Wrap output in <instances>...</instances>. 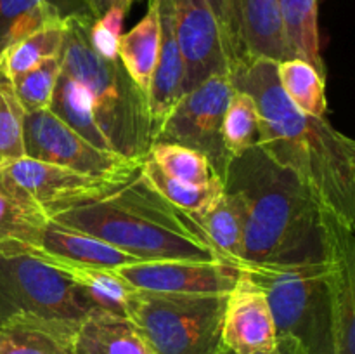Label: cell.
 <instances>
[{
  "label": "cell",
  "instance_id": "cell-1",
  "mask_svg": "<svg viewBox=\"0 0 355 354\" xmlns=\"http://www.w3.org/2000/svg\"><path fill=\"white\" fill-rule=\"evenodd\" d=\"M234 89L248 92L259 110L257 146L291 170L315 201L349 228L355 226V142L326 118L293 106L277 80V62L243 59L232 68Z\"/></svg>",
  "mask_w": 355,
  "mask_h": 354
},
{
  "label": "cell",
  "instance_id": "cell-2",
  "mask_svg": "<svg viewBox=\"0 0 355 354\" xmlns=\"http://www.w3.org/2000/svg\"><path fill=\"white\" fill-rule=\"evenodd\" d=\"M224 189L234 193L245 207L243 262L298 264L326 259L328 212L291 170L272 162L259 146L231 158Z\"/></svg>",
  "mask_w": 355,
  "mask_h": 354
},
{
  "label": "cell",
  "instance_id": "cell-3",
  "mask_svg": "<svg viewBox=\"0 0 355 354\" xmlns=\"http://www.w3.org/2000/svg\"><path fill=\"white\" fill-rule=\"evenodd\" d=\"M139 260H222L193 215L162 196L142 170L114 193L52 215Z\"/></svg>",
  "mask_w": 355,
  "mask_h": 354
},
{
  "label": "cell",
  "instance_id": "cell-4",
  "mask_svg": "<svg viewBox=\"0 0 355 354\" xmlns=\"http://www.w3.org/2000/svg\"><path fill=\"white\" fill-rule=\"evenodd\" d=\"M92 19L90 14H73L64 19L61 73L85 89L111 149L127 158H146L153 141L148 96L118 59H104L94 51L89 40Z\"/></svg>",
  "mask_w": 355,
  "mask_h": 354
},
{
  "label": "cell",
  "instance_id": "cell-5",
  "mask_svg": "<svg viewBox=\"0 0 355 354\" xmlns=\"http://www.w3.org/2000/svg\"><path fill=\"white\" fill-rule=\"evenodd\" d=\"M329 266V259L298 264H238L266 294L277 337L297 340L305 354H335L326 287Z\"/></svg>",
  "mask_w": 355,
  "mask_h": 354
},
{
  "label": "cell",
  "instance_id": "cell-6",
  "mask_svg": "<svg viewBox=\"0 0 355 354\" xmlns=\"http://www.w3.org/2000/svg\"><path fill=\"white\" fill-rule=\"evenodd\" d=\"M225 298L220 294L135 288L125 316L141 330L155 354H215L222 346Z\"/></svg>",
  "mask_w": 355,
  "mask_h": 354
},
{
  "label": "cell",
  "instance_id": "cell-7",
  "mask_svg": "<svg viewBox=\"0 0 355 354\" xmlns=\"http://www.w3.org/2000/svg\"><path fill=\"white\" fill-rule=\"evenodd\" d=\"M90 305L71 281L19 242H0V325L14 319L80 323Z\"/></svg>",
  "mask_w": 355,
  "mask_h": 354
},
{
  "label": "cell",
  "instance_id": "cell-8",
  "mask_svg": "<svg viewBox=\"0 0 355 354\" xmlns=\"http://www.w3.org/2000/svg\"><path fill=\"white\" fill-rule=\"evenodd\" d=\"M232 92L231 75L210 76L187 90L153 132V142H173L196 149L210 160L224 180L231 156L225 149L222 125Z\"/></svg>",
  "mask_w": 355,
  "mask_h": 354
},
{
  "label": "cell",
  "instance_id": "cell-9",
  "mask_svg": "<svg viewBox=\"0 0 355 354\" xmlns=\"http://www.w3.org/2000/svg\"><path fill=\"white\" fill-rule=\"evenodd\" d=\"M26 156L64 167L75 172L104 179L130 183L141 174L144 158H127L90 144L51 110L26 113L24 117Z\"/></svg>",
  "mask_w": 355,
  "mask_h": 354
},
{
  "label": "cell",
  "instance_id": "cell-10",
  "mask_svg": "<svg viewBox=\"0 0 355 354\" xmlns=\"http://www.w3.org/2000/svg\"><path fill=\"white\" fill-rule=\"evenodd\" d=\"M0 184L31 201L49 219L54 214L101 200L123 187V180L87 176L23 156L0 169Z\"/></svg>",
  "mask_w": 355,
  "mask_h": 354
},
{
  "label": "cell",
  "instance_id": "cell-11",
  "mask_svg": "<svg viewBox=\"0 0 355 354\" xmlns=\"http://www.w3.org/2000/svg\"><path fill=\"white\" fill-rule=\"evenodd\" d=\"M173 30L184 62V94L215 75H231V59L207 0H172Z\"/></svg>",
  "mask_w": 355,
  "mask_h": 354
},
{
  "label": "cell",
  "instance_id": "cell-12",
  "mask_svg": "<svg viewBox=\"0 0 355 354\" xmlns=\"http://www.w3.org/2000/svg\"><path fill=\"white\" fill-rule=\"evenodd\" d=\"M137 290L165 294L227 295L239 278V267L225 260H139L114 267Z\"/></svg>",
  "mask_w": 355,
  "mask_h": 354
},
{
  "label": "cell",
  "instance_id": "cell-13",
  "mask_svg": "<svg viewBox=\"0 0 355 354\" xmlns=\"http://www.w3.org/2000/svg\"><path fill=\"white\" fill-rule=\"evenodd\" d=\"M329 266L326 287L331 309L335 354H355V239L354 228L328 214Z\"/></svg>",
  "mask_w": 355,
  "mask_h": 354
},
{
  "label": "cell",
  "instance_id": "cell-14",
  "mask_svg": "<svg viewBox=\"0 0 355 354\" xmlns=\"http://www.w3.org/2000/svg\"><path fill=\"white\" fill-rule=\"evenodd\" d=\"M222 346L236 354L270 353L277 346L276 323L266 294L245 271L225 298Z\"/></svg>",
  "mask_w": 355,
  "mask_h": 354
},
{
  "label": "cell",
  "instance_id": "cell-15",
  "mask_svg": "<svg viewBox=\"0 0 355 354\" xmlns=\"http://www.w3.org/2000/svg\"><path fill=\"white\" fill-rule=\"evenodd\" d=\"M156 6L159 19V44L155 71L148 90L153 132L163 124L177 101L184 96V62L173 30L172 0H156Z\"/></svg>",
  "mask_w": 355,
  "mask_h": 354
},
{
  "label": "cell",
  "instance_id": "cell-16",
  "mask_svg": "<svg viewBox=\"0 0 355 354\" xmlns=\"http://www.w3.org/2000/svg\"><path fill=\"white\" fill-rule=\"evenodd\" d=\"M232 6L241 61L253 58L276 62L293 59L283 37L277 0H232Z\"/></svg>",
  "mask_w": 355,
  "mask_h": 354
},
{
  "label": "cell",
  "instance_id": "cell-17",
  "mask_svg": "<svg viewBox=\"0 0 355 354\" xmlns=\"http://www.w3.org/2000/svg\"><path fill=\"white\" fill-rule=\"evenodd\" d=\"M73 354H155L125 314L92 307L76 326Z\"/></svg>",
  "mask_w": 355,
  "mask_h": 354
},
{
  "label": "cell",
  "instance_id": "cell-18",
  "mask_svg": "<svg viewBox=\"0 0 355 354\" xmlns=\"http://www.w3.org/2000/svg\"><path fill=\"white\" fill-rule=\"evenodd\" d=\"M33 248L40 250L47 255L59 257V259L73 260V262L89 264L99 267H120L125 264L139 262L137 257L103 242L92 235L80 231V229L68 228L59 222L49 219Z\"/></svg>",
  "mask_w": 355,
  "mask_h": 354
},
{
  "label": "cell",
  "instance_id": "cell-19",
  "mask_svg": "<svg viewBox=\"0 0 355 354\" xmlns=\"http://www.w3.org/2000/svg\"><path fill=\"white\" fill-rule=\"evenodd\" d=\"M37 252L40 253V257L49 266L61 271L71 281L73 287L80 292V295L85 298L90 307L106 309V311L118 312V314L127 312L128 301H130L135 288L130 283H127L116 271L111 269V267L89 266V264L59 259V257L42 253L40 250H37Z\"/></svg>",
  "mask_w": 355,
  "mask_h": 354
},
{
  "label": "cell",
  "instance_id": "cell-20",
  "mask_svg": "<svg viewBox=\"0 0 355 354\" xmlns=\"http://www.w3.org/2000/svg\"><path fill=\"white\" fill-rule=\"evenodd\" d=\"M78 323L14 319L0 325V354H73Z\"/></svg>",
  "mask_w": 355,
  "mask_h": 354
},
{
  "label": "cell",
  "instance_id": "cell-21",
  "mask_svg": "<svg viewBox=\"0 0 355 354\" xmlns=\"http://www.w3.org/2000/svg\"><path fill=\"white\" fill-rule=\"evenodd\" d=\"M194 221L222 260L238 266L245 257V207L231 191L224 189L217 201Z\"/></svg>",
  "mask_w": 355,
  "mask_h": 354
},
{
  "label": "cell",
  "instance_id": "cell-22",
  "mask_svg": "<svg viewBox=\"0 0 355 354\" xmlns=\"http://www.w3.org/2000/svg\"><path fill=\"white\" fill-rule=\"evenodd\" d=\"M159 19L156 0H149L148 12L127 33H121L118 45V61L135 85L148 96L149 83L158 58Z\"/></svg>",
  "mask_w": 355,
  "mask_h": 354
},
{
  "label": "cell",
  "instance_id": "cell-23",
  "mask_svg": "<svg viewBox=\"0 0 355 354\" xmlns=\"http://www.w3.org/2000/svg\"><path fill=\"white\" fill-rule=\"evenodd\" d=\"M281 28L291 58L304 59L326 76L319 40L318 0H277Z\"/></svg>",
  "mask_w": 355,
  "mask_h": 354
},
{
  "label": "cell",
  "instance_id": "cell-24",
  "mask_svg": "<svg viewBox=\"0 0 355 354\" xmlns=\"http://www.w3.org/2000/svg\"><path fill=\"white\" fill-rule=\"evenodd\" d=\"M64 21L52 23L14 42L0 52V78L12 83L44 59L61 54Z\"/></svg>",
  "mask_w": 355,
  "mask_h": 354
},
{
  "label": "cell",
  "instance_id": "cell-25",
  "mask_svg": "<svg viewBox=\"0 0 355 354\" xmlns=\"http://www.w3.org/2000/svg\"><path fill=\"white\" fill-rule=\"evenodd\" d=\"M49 110L59 120L64 121L69 128H73L76 134L87 139L90 144H94L99 149L113 151L106 135L101 130L96 117H94L92 108H90V99L87 96L85 89L80 83H76L75 80L68 78V76L61 73Z\"/></svg>",
  "mask_w": 355,
  "mask_h": 354
},
{
  "label": "cell",
  "instance_id": "cell-26",
  "mask_svg": "<svg viewBox=\"0 0 355 354\" xmlns=\"http://www.w3.org/2000/svg\"><path fill=\"white\" fill-rule=\"evenodd\" d=\"M277 80L295 108L311 117L324 118L328 108L326 76L314 66L297 58L281 61L277 62Z\"/></svg>",
  "mask_w": 355,
  "mask_h": 354
},
{
  "label": "cell",
  "instance_id": "cell-27",
  "mask_svg": "<svg viewBox=\"0 0 355 354\" xmlns=\"http://www.w3.org/2000/svg\"><path fill=\"white\" fill-rule=\"evenodd\" d=\"M148 156L165 176L191 186H210L224 183L210 160L196 149L173 142H153Z\"/></svg>",
  "mask_w": 355,
  "mask_h": 354
},
{
  "label": "cell",
  "instance_id": "cell-28",
  "mask_svg": "<svg viewBox=\"0 0 355 354\" xmlns=\"http://www.w3.org/2000/svg\"><path fill=\"white\" fill-rule=\"evenodd\" d=\"M142 176L165 200L193 217L207 212L224 193V183L210 184V186H191L172 179L165 176L149 156H146L142 163Z\"/></svg>",
  "mask_w": 355,
  "mask_h": 354
},
{
  "label": "cell",
  "instance_id": "cell-29",
  "mask_svg": "<svg viewBox=\"0 0 355 354\" xmlns=\"http://www.w3.org/2000/svg\"><path fill=\"white\" fill-rule=\"evenodd\" d=\"M47 222L40 208L0 184V242L37 245Z\"/></svg>",
  "mask_w": 355,
  "mask_h": 354
},
{
  "label": "cell",
  "instance_id": "cell-30",
  "mask_svg": "<svg viewBox=\"0 0 355 354\" xmlns=\"http://www.w3.org/2000/svg\"><path fill=\"white\" fill-rule=\"evenodd\" d=\"M222 135L229 156L243 155L250 148L257 146L259 137V110L248 92L234 89L224 115Z\"/></svg>",
  "mask_w": 355,
  "mask_h": 354
},
{
  "label": "cell",
  "instance_id": "cell-31",
  "mask_svg": "<svg viewBox=\"0 0 355 354\" xmlns=\"http://www.w3.org/2000/svg\"><path fill=\"white\" fill-rule=\"evenodd\" d=\"M61 76V59L59 56L44 59L35 68L14 80V94L26 113L49 110L55 85Z\"/></svg>",
  "mask_w": 355,
  "mask_h": 354
},
{
  "label": "cell",
  "instance_id": "cell-32",
  "mask_svg": "<svg viewBox=\"0 0 355 354\" xmlns=\"http://www.w3.org/2000/svg\"><path fill=\"white\" fill-rule=\"evenodd\" d=\"M24 117L10 82L0 78V169L26 156Z\"/></svg>",
  "mask_w": 355,
  "mask_h": 354
},
{
  "label": "cell",
  "instance_id": "cell-33",
  "mask_svg": "<svg viewBox=\"0 0 355 354\" xmlns=\"http://www.w3.org/2000/svg\"><path fill=\"white\" fill-rule=\"evenodd\" d=\"M44 3L58 7L66 17L73 16V14H89L83 0H0V52H2L3 38H6L9 28L19 17L33 12Z\"/></svg>",
  "mask_w": 355,
  "mask_h": 354
},
{
  "label": "cell",
  "instance_id": "cell-34",
  "mask_svg": "<svg viewBox=\"0 0 355 354\" xmlns=\"http://www.w3.org/2000/svg\"><path fill=\"white\" fill-rule=\"evenodd\" d=\"M127 12L123 9H110L103 16L92 19L89 30V40L94 51L104 59H118L121 30Z\"/></svg>",
  "mask_w": 355,
  "mask_h": 354
},
{
  "label": "cell",
  "instance_id": "cell-35",
  "mask_svg": "<svg viewBox=\"0 0 355 354\" xmlns=\"http://www.w3.org/2000/svg\"><path fill=\"white\" fill-rule=\"evenodd\" d=\"M211 12L217 17V23L222 30L225 47H227L229 59H231V71L239 61H241V49H239L238 24H236L234 6L232 0H207Z\"/></svg>",
  "mask_w": 355,
  "mask_h": 354
},
{
  "label": "cell",
  "instance_id": "cell-36",
  "mask_svg": "<svg viewBox=\"0 0 355 354\" xmlns=\"http://www.w3.org/2000/svg\"><path fill=\"white\" fill-rule=\"evenodd\" d=\"M83 2H85V7L90 16L94 19H97V17H101L104 12H107L110 9H114V7L128 12L135 0H83Z\"/></svg>",
  "mask_w": 355,
  "mask_h": 354
},
{
  "label": "cell",
  "instance_id": "cell-37",
  "mask_svg": "<svg viewBox=\"0 0 355 354\" xmlns=\"http://www.w3.org/2000/svg\"><path fill=\"white\" fill-rule=\"evenodd\" d=\"M215 354H236V353L229 349V347L220 346ZM257 354H305V351L297 340L290 339V337H277L276 349L270 351V353H257Z\"/></svg>",
  "mask_w": 355,
  "mask_h": 354
}]
</instances>
